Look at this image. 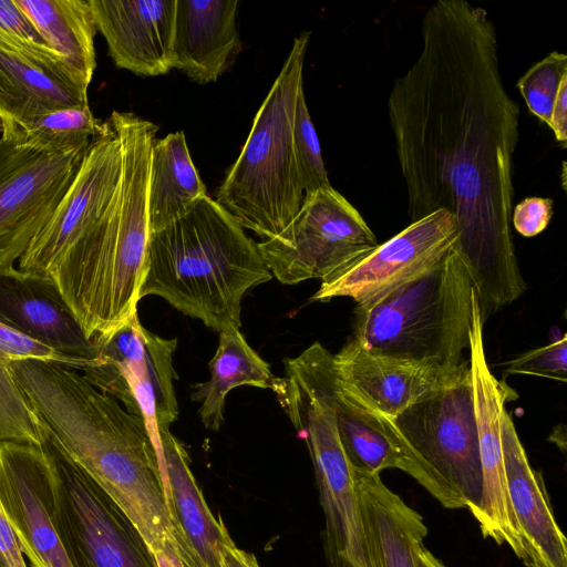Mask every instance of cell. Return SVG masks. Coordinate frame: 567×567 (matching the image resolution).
<instances>
[{"label": "cell", "instance_id": "26", "mask_svg": "<svg viewBox=\"0 0 567 567\" xmlns=\"http://www.w3.org/2000/svg\"><path fill=\"white\" fill-rule=\"evenodd\" d=\"M42 40L64 61L75 84L87 92L95 66L97 31L89 0H14Z\"/></svg>", "mask_w": 567, "mask_h": 567}, {"label": "cell", "instance_id": "31", "mask_svg": "<svg viewBox=\"0 0 567 567\" xmlns=\"http://www.w3.org/2000/svg\"><path fill=\"white\" fill-rule=\"evenodd\" d=\"M566 76V54L551 51L533 64L517 81V87L529 112L547 126L560 83Z\"/></svg>", "mask_w": 567, "mask_h": 567}, {"label": "cell", "instance_id": "5", "mask_svg": "<svg viewBox=\"0 0 567 567\" xmlns=\"http://www.w3.org/2000/svg\"><path fill=\"white\" fill-rule=\"evenodd\" d=\"M310 32L291 50L258 110L241 152L216 192V202L245 228L269 239L297 215L305 199L293 155L296 104L303 90Z\"/></svg>", "mask_w": 567, "mask_h": 567}, {"label": "cell", "instance_id": "3", "mask_svg": "<svg viewBox=\"0 0 567 567\" xmlns=\"http://www.w3.org/2000/svg\"><path fill=\"white\" fill-rule=\"evenodd\" d=\"M107 121L122 152L116 194L49 278L90 341L137 315L147 264L151 151L158 130L132 112L113 111Z\"/></svg>", "mask_w": 567, "mask_h": 567}, {"label": "cell", "instance_id": "34", "mask_svg": "<svg viewBox=\"0 0 567 567\" xmlns=\"http://www.w3.org/2000/svg\"><path fill=\"white\" fill-rule=\"evenodd\" d=\"M0 29L32 42L47 44L14 0H0Z\"/></svg>", "mask_w": 567, "mask_h": 567}, {"label": "cell", "instance_id": "8", "mask_svg": "<svg viewBox=\"0 0 567 567\" xmlns=\"http://www.w3.org/2000/svg\"><path fill=\"white\" fill-rule=\"evenodd\" d=\"M40 437L54 467L53 520L71 566L155 567L147 545L128 516L55 447L41 422Z\"/></svg>", "mask_w": 567, "mask_h": 567}, {"label": "cell", "instance_id": "20", "mask_svg": "<svg viewBox=\"0 0 567 567\" xmlns=\"http://www.w3.org/2000/svg\"><path fill=\"white\" fill-rule=\"evenodd\" d=\"M158 454L165 474L167 509L185 567H221L226 525L209 509L184 445L171 431H161Z\"/></svg>", "mask_w": 567, "mask_h": 567}, {"label": "cell", "instance_id": "4", "mask_svg": "<svg viewBox=\"0 0 567 567\" xmlns=\"http://www.w3.org/2000/svg\"><path fill=\"white\" fill-rule=\"evenodd\" d=\"M271 278L257 243L207 195L150 233L140 297H161L220 333L240 328L244 296Z\"/></svg>", "mask_w": 567, "mask_h": 567}, {"label": "cell", "instance_id": "13", "mask_svg": "<svg viewBox=\"0 0 567 567\" xmlns=\"http://www.w3.org/2000/svg\"><path fill=\"white\" fill-rule=\"evenodd\" d=\"M454 217L444 209L411 221L333 279L321 282L310 301L349 297L370 307L434 268L454 247Z\"/></svg>", "mask_w": 567, "mask_h": 567}, {"label": "cell", "instance_id": "14", "mask_svg": "<svg viewBox=\"0 0 567 567\" xmlns=\"http://www.w3.org/2000/svg\"><path fill=\"white\" fill-rule=\"evenodd\" d=\"M468 349L482 471V493L474 518L484 538L508 545L523 560L524 549L509 503L501 437L502 412L516 393L489 370L476 293L473 297Z\"/></svg>", "mask_w": 567, "mask_h": 567}, {"label": "cell", "instance_id": "36", "mask_svg": "<svg viewBox=\"0 0 567 567\" xmlns=\"http://www.w3.org/2000/svg\"><path fill=\"white\" fill-rule=\"evenodd\" d=\"M548 127L555 138L565 144L567 141V76L563 79L555 100Z\"/></svg>", "mask_w": 567, "mask_h": 567}, {"label": "cell", "instance_id": "22", "mask_svg": "<svg viewBox=\"0 0 567 567\" xmlns=\"http://www.w3.org/2000/svg\"><path fill=\"white\" fill-rule=\"evenodd\" d=\"M368 567H417L427 527L379 474L353 470Z\"/></svg>", "mask_w": 567, "mask_h": 567}, {"label": "cell", "instance_id": "30", "mask_svg": "<svg viewBox=\"0 0 567 567\" xmlns=\"http://www.w3.org/2000/svg\"><path fill=\"white\" fill-rule=\"evenodd\" d=\"M292 144L296 168L305 196L330 187L319 138L310 117L303 90L299 93L296 104Z\"/></svg>", "mask_w": 567, "mask_h": 567}, {"label": "cell", "instance_id": "40", "mask_svg": "<svg viewBox=\"0 0 567 567\" xmlns=\"http://www.w3.org/2000/svg\"><path fill=\"white\" fill-rule=\"evenodd\" d=\"M0 567H4L3 564L0 561Z\"/></svg>", "mask_w": 567, "mask_h": 567}, {"label": "cell", "instance_id": "32", "mask_svg": "<svg viewBox=\"0 0 567 567\" xmlns=\"http://www.w3.org/2000/svg\"><path fill=\"white\" fill-rule=\"evenodd\" d=\"M504 375L526 374L566 382L567 337L529 350L505 363Z\"/></svg>", "mask_w": 567, "mask_h": 567}, {"label": "cell", "instance_id": "15", "mask_svg": "<svg viewBox=\"0 0 567 567\" xmlns=\"http://www.w3.org/2000/svg\"><path fill=\"white\" fill-rule=\"evenodd\" d=\"M54 487L42 443L0 442V505L32 567H72L53 520Z\"/></svg>", "mask_w": 567, "mask_h": 567}, {"label": "cell", "instance_id": "1", "mask_svg": "<svg viewBox=\"0 0 567 567\" xmlns=\"http://www.w3.org/2000/svg\"><path fill=\"white\" fill-rule=\"evenodd\" d=\"M422 47L388 97V115L411 221L444 209L453 250L475 290L481 320L526 289L511 229L518 104L499 72L496 30L466 0L425 11Z\"/></svg>", "mask_w": 567, "mask_h": 567}, {"label": "cell", "instance_id": "17", "mask_svg": "<svg viewBox=\"0 0 567 567\" xmlns=\"http://www.w3.org/2000/svg\"><path fill=\"white\" fill-rule=\"evenodd\" d=\"M85 105L87 92L54 50L0 30V133L55 110Z\"/></svg>", "mask_w": 567, "mask_h": 567}, {"label": "cell", "instance_id": "2", "mask_svg": "<svg viewBox=\"0 0 567 567\" xmlns=\"http://www.w3.org/2000/svg\"><path fill=\"white\" fill-rule=\"evenodd\" d=\"M11 370L55 447L116 502L150 553L175 539L165 474L144 420L70 367L20 360Z\"/></svg>", "mask_w": 567, "mask_h": 567}, {"label": "cell", "instance_id": "37", "mask_svg": "<svg viewBox=\"0 0 567 567\" xmlns=\"http://www.w3.org/2000/svg\"><path fill=\"white\" fill-rule=\"evenodd\" d=\"M221 567H260L254 554L237 547L227 528L221 540Z\"/></svg>", "mask_w": 567, "mask_h": 567}, {"label": "cell", "instance_id": "6", "mask_svg": "<svg viewBox=\"0 0 567 567\" xmlns=\"http://www.w3.org/2000/svg\"><path fill=\"white\" fill-rule=\"evenodd\" d=\"M474 293L452 249L414 281L370 307L357 306L351 338L373 352L457 367L470 348Z\"/></svg>", "mask_w": 567, "mask_h": 567}, {"label": "cell", "instance_id": "38", "mask_svg": "<svg viewBox=\"0 0 567 567\" xmlns=\"http://www.w3.org/2000/svg\"><path fill=\"white\" fill-rule=\"evenodd\" d=\"M152 556L155 567H185L175 539H166Z\"/></svg>", "mask_w": 567, "mask_h": 567}, {"label": "cell", "instance_id": "19", "mask_svg": "<svg viewBox=\"0 0 567 567\" xmlns=\"http://www.w3.org/2000/svg\"><path fill=\"white\" fill-rule=\"evenodd\" d=\"M503 458L511 507L519 530L525 567H567V543L555 520L542 473L528 462L514 422L501 416Z\"/></svg>", "mask_w": 567, "mask_h": 567}, {"label": "cell", "instance_id": "21", "mask_svg": "<svg viewBox=\"0 0 567 567\" xmlns=\"http://www.w3.org/2000/svg\"><path fill=\"white\" fill-rule=\"evenodd\" d=\"M0 322L62 353L93 359L87 340L51 280L17 267L0 271Z\"/></svg>", "mask_w": 567, "mask_h": 567}, {"label": "cell", "instance_id": "28", "mask_svg": "<svg viewBox=\"0 0 567 567\" xmlns=\"http://www.w3.org/2000/svg\"><path fill=\"white\" fill-rule=\"evenodd\" d=\"M209 371L206 382L194 385L190 399L200 402V421L210 431H219L224 423L225 401L230 390L241 385L271 390L275 382L269 364L248 344L239 329L219 333Z\"/></svg>", "mask_w": 567, "mask_h": 567}, {"label": "cell", "instance_id": "25", "mask_svg": "<svg viewBox=\"0 0 567 567\" xmlns=\"http://www.w3.org/2000/svg\"><path fill=\"white\" fill-rule=\"evenodd\" d=\"M20 360L58 363L83 372L93 359L62 353L0 322V442L39 445L40 421L11 370V363Z\"/></svg>", "mask_w": 567, "mask_h": 567}, {"label": "cell", "instance_id": "11", "mask_svg": "<svg viewBox=\"0 0 567 567\" xmlns=\"http://www.w3.org/2000/svg\"><path fill=\"white\" fill-rule=\"evenodd\" d=\"M89 145L54 152L0 135V271L16 267L49 220Z\"/></svg>", "mask_w": 567, "mask_h": 567}, {"label": "cell", "instance_id": "35", "mask_svg": "<svg viewBox=\"0 0 567 567\" xmlns=\"http://www.w3.org/2000/svg\"><path fill=\"white\" fill-rule=\"evenodd\" d=\"M0 561L4 567H27L18 538L0 505Z\"/></svg>", "mask_w": 567, "mask_h": 567}, {"label": "cell", "instance_id": "23", "mask_svg": "<svg viewBox=\"0 0 567 567\" xmlns=\"http://www.w3.org/2000/svg\"><path fill=\"white\" fill-rule=\"evenodd\" d=\"M237 0H176L174 69L206 84L226 70L239 45Z\"/></svg>", "mask_w": 567, "mask_h": 567}, {"label": "cell", "instance_id": "29", "mask_svg": "<svg viewBox=\"0 0 567 567\" xmlns=\"http://www.w3.org/2000/svg\"><path fill=\"white\" fill-rule=\"evenodd\" d=\"M102 128L103 123L85 105L49 112L21 127L1 132L0 135L38 148L66 152L89 145Z\"/></svg>", "mask_w": 567, "mask_h": 567}, {"label": "cell", "instance_id": "33", "mask_svg": "<svg viewBox=\"0 0 567 567\" xmlns=\"http://www.w3.org/2000/svg\"><path fill=\"white\" fill-rule=\"evenodd\" d=\"M553 215V200L543 197H527L512 212L511 221L517 233L533 237L542 233Z\"/></svg>", "mask_w": 567, "mask_h": 567}, {"label": "cell", "instance_id": "12", "mask_svg": "<svg viewBox=\"0 0 567 567\" xmlns=\"http://www.w3.org/2000/svg\"><path fill=\"white\" fill-rule=\"evenodd\" d=\"M122 152L106 120L92 140L66 194L18 260L30 277L48 279L65 252L110 207L121 178Z\"/></svg>", "mask_w": 567, "mask_h": 567}, {"label": "cell", "instance_id": "7", "mask_svg": "<svg viewBox=\"0 0 567 567\" xmlns=\"http://www.w3.org/2000/svg\"><path fill=\"white\" fill-rule=\"evenodd\" d=\"M390 420L425 471L430 495L475 516L482 471L471 371Z\"/></svg>", "mask_w": 567, "mask_h": 567}, {"label": "cell", "instance_id": "39", "mask_svg": "<svg viewBox=\"0 0 567 567\" xmlns=\"http://www.w3.org/2000/svg\"><path fill=\"white\" fill-rule=\"evenodd\" d=\"M417 567H446L439 558H436L424 546L417 554Z\"/></svg>", "mask_w": 567, "mask_h": 567}, {"label": "cell", "instance_id": "9", "mask_svg": "<svg viewBox=\"0 0 567 567\" xmlns=\"http://www.w3.org/2000/svg\"><path fill=\"white\" fill-rule=\"evenodd\" d=\"M378 245L358 209L332 186L305 196L293 219L257 244L272 277L284 285L329 281Z\"/></svg>", "mask_w": 567, "mask_h": 567}, {"label": "cell", "instance_id": "27", "mask_svg": "<svg viewBox=\"0 0 567 567\" xmlns=\"http://www.w3.org/2000/svg\"><path fill=\"white\" fill-rule=\"evenodd\" d=\"M183 131L155 140L151 151L147 216L148 229L156 231L184 216L207 196Z\"/></svg>", "mask_w": 567, "mask_h": 567}, {"label": "cell", "instance_id": "10", "mask_svg": "<svg viewBox=\"0 0 567 567\" xmlns=\"http://www.w3.org/2000/svg\"><path fill=\"white\" fill-rule=\"evenodd\" d=\"M91 341L93 364L81 373L127 412L143 419L158 450V432L169 431L179 412L173 361L177 339L151 332L137 313L112 333Z\"/></svg>", "mask_w": 567, "mask_h": 567}, {"label": "cell", "instance_id": "18", "mask_svg": "<svg viewBox=\"0 0 567 567\" xmlns=\"http://www.w3.org/2000/svg\"><path fill=\"white\" fill-rule=\"evenodd\" d=\"M97 31L120 69L144 76L167 73L173 53L176 0H89Z\"/></svg>", "mask_w": 567, "mask_h": 567}, {"label": "cell", "instance_id": "16", "mask_svg": "<svg viewBox=\"0 0 567 567\" xmlns=\"http://www.w3.org/2000/svg\"><path fill=\"white\" fill-rule=\"evenodd\" d=\"M333 365L338 390L346 399L389 419L470 370L468 361L450 368L373 352L351 337L333 354Z\"/></svg>", "mask_w": 567, "mask_h": 567}, {"label": "cell", "instance_id": "24", "mask_svg": "<svg viewBox=\"0 0 567 567\" xmlns=\"http://www.w3.org/2000/svg\"><path fill=\"white\" fill-rule=\"evenodd\" d=\"M334 410L338 433L352 470L379 474L398 468L431 492L430 480L389 417L346 399L336 381Z\"/></svg>", "mask_w": 567, "mask_h": 567}]
</instances>
